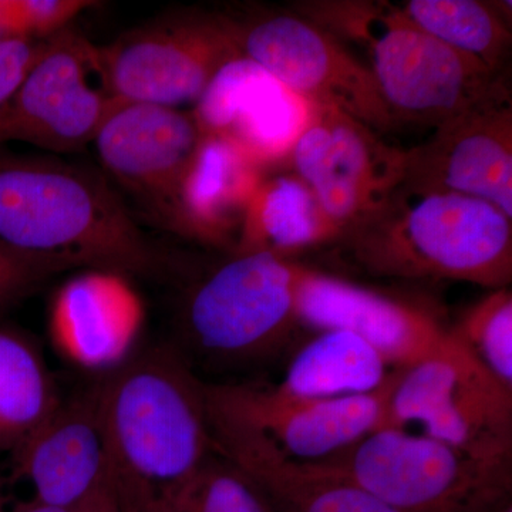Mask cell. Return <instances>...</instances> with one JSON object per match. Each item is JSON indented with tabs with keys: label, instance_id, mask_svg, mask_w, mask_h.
Returning <instances> with one entry per match:
<instances>
[{
	"label": "cell",
	"instance_id": "obj_1",
	"mask_svg": "<svg viewBox=\"0 0 512 512\" xmlns=\"http://www.w3.org/2000/svg\"><path fill=\"white\" fill-rule=\"evenodd\" d=\"M116 512H180L214 454L204 383L177 350H140L97 380Z\"/></svg>",
	"mask_w": 512,
	"mask_h": 512
},
{
	"label": "cell",
	"instance_id": "obj_2",
	"mask_svg": "<svg viewBox=\"0 0 512 512\" xmlns=\"http://www.w3.org/2000/svg\"><path fill=\"white\" fill-rule=\"evenodd\" d=\"M0 244L60 272L107 269L153 275L163 262L103 173L3 150Z\"/></svg>",
	"mask_w": 512,
	"mask_h": 512
},
{
	"label": "cell",
	"instance_id": "obj_3",
	"mask_svg": "<svg viewBox=\"0 0 512 512\" xmlns=\"http://www.w3.org/2000/svg\"><path fill=\"white\" fill-rule=\"evenodd\" d=\"M373 275L507 288L512 220L478 198L402 184L382 207L340 235Z\"/></svg>",
	"mask_w": 512,
	"mask_h": 512
},
{
	"label": "cell",
	"instance_id": "obj_4",
	"mask_svg": "<svg viewBox=\"0 0 512 512\" xmlns=\"http://www.w3.org/2000/svg\"><path fill=\"white\" fill-rule=\"evenodd\" d=\"M305 18L355 40L396 123L440 124L507 84L504 73L463 55L409 22L387 3L333 2L303 6Z\"/></svg>",
	"mask_w": 512,
	"mask_h": 512
},
{
	"label": "cell",
	"instance_id": "obj_5",
	"mask_svg": "<svg viewBox=\"0 0 512 512\" xmlns=\"http://www.w3.org/2000/svg\"><path fill=\"white\" fill-rule=\"evenodd\" d=\"M313 464L400 512H498L511 493L512 460L471 456L394 427Z\"/></svg>",
	"mask_w": 512,
	"mask_h": 512
},
{
	"label": "cell",
	"instance_id": "obj_6",
	"mask_svg": "<svg viewBox=\"0 0 512 512\" xmlns=\"http://www.w3.org/2000/svg\"><path fill=\"white\" fill-rule=\"evenodd\" d=\"M302 265L266 252L234 254L188 292L180 312L185 340L208 359H264L288 342L298 323Z\"/></svg>",
	"mask_w": 512,
	"mask_h": 512
},
{
	"label": "cell",
	"instance_id": "obj_7",
	"mask_svg": "<svg viewBox=\"0 0 512 512\" xmlns=\"http://www.w3.org/2000/svg\"><path fill=\"white\" fill-rule=\"evenodd\" d=\"M403 370L376 392L340 399L293 396L276 384L204 383L210 430L251 437L289 460L318 463L386 427Z\"/></svg>",
	"mask_w": 512,
	"mask_h": 512
},
{
	"label": "cell",
	"instance_id": "obj_8",
	"mask_svg": "<svg viewBox=\"0 0 512 512\" xmlns=\"http://www.w3.org/2000/svg\"><path fill=\"white\" fill-rule=\"evenodd\" d=\"M228 18L242 56L302 99L342 111L380 136L399 126L369 66L328 30L299 13L276 10Z\"/></svg>",
	"mask_w": 512,
	"mask_h": 512
},
{
	"label": "cell",
	"instance_id": "obj_9",
	"mask_svg": "<svg viewBox=\"0 0 512 512\" xmlns=\"http://www.w3.org/2000/svg\"><path fill=\"white\" fill-rule=\"evenodd\" d=\"M414 424L471 456L512 460V392L453 336L446 349L404 369L394 386L386 427Z\"/></svg>",
	"mask_w": 512,
	"mask_h": 512
},
{
	"label": "cell",
	"instance_id": "obj_10",
	"mask_svg": "<svg viewBox=\"0 0 512 512\" xmlns=\"http://www.w3.org/2000/svg\"><path fill=\"white\" fill-rule=\"evenodd\" d=\"M117 101L101 47L70 26L45 40L0 110V144L23 141L53 153L82 150L93 143Z\"/></svg>",
	"mask_w": 512,
	"mask_h": 512
},
{
	"label": "cell",
	"instance_id": "obj_11",
	"mask_svg": "<svg viewBox=\"0 0 512 512\" xmlns=\"http://www.w3.org/2000/svg\"><path fill=\"white\" fill-rule=\"evenodd\" d=\"M111 92L120 101L181 109L242 56L228 16L192 12L140 26L101 47Z\"/></svg>",
	"mask_w": 512,
	"mask_h": 512
},
{
	"label": "cell",
	"instance_id": "obj_12",
	"mask_svg": "<svg viewBox=\"0 0 512 512\" xmlns=\"http://www.w3.org/2000/svg\"><path fill=\"white\" fill-rule=\"evenodd\" d=\"M201 137L191 111L119 100L92 144L121 197L177 234L181 185Z\"/></svg>",
	"mask_w": 512,
	"mask_h": 512
},
{
	"label": "cell",
	"instance_id": "obj_13",
	"mask_svg": "<svg viewBox=\"0 0 512 512\" xmlns=\"http://www.w3.org/2000/svg\"><path fill=\"white\" fill-rule=\"evenodd\" d=\"M288 160L340 235L382 207L406 171V150L384 143L348 114L316 104Z\"/></svg>",
	"mask_w": 512,
	"mask_h": 512
},
{
	"label": "cell",
	"instance_id": "obj_14",
	"mask_svg": "<svg viewBox=\"0 0 512 512\" xmlns=\"http://www.w3.org/2000/svg\"><path fill=\"white\" fill-rule=\"evenodd\" d=\"M403 184L457 192L512 220V100L504 84L406 150Z\"/></svg>",
	"mask_w": 512,
	"mask_h": 512
},
{
	"label": "cell",
	"instance_id": "obj_15",
	"mask_svg": "<svg viewBox=\"0 0 512 512\" xmlns=\"http://www.w3.org/2000/svg\"><path fill=\"white\" fill-rule=\"evenodd\" d=\"M9 458L12 474L30 485L32 498L40 503L114 511L97 382L76 396L62 397L55 412Z\"/></svg>",
	"mask_w": 512,
	"mask_h": 512
},
{
	"label": "cell",
	"instance_id": "obj_16",
	"mask_svg": "<svg viewBox=\"0 0 512 512\" xmlns=\"http://www.w3.org/2000/svg\"><path fill=\"white\" fill-rule=\"evenodd\" d=\"M146 318L143 298L127 275L83 269L53 293L47 330L64 360L101 377L136 355Z\"/></svg>",
	"mask_w": 512,
	"mask_h": 512
},
{
	"label": "cell",
	"instance_id": "obj_17",
	"mask_svg": "<svg viewBox=\"0 0 512 512\" xmlns=\"http://www.w3.org/2000/svg\"><path fill=\"white\" fill-rule=\"evenodd\" d=\"M313 104L241 56L212 79L191 110L202 134L234 141L262 170L291 156Z\"/></svg>",
	"mask_w": 512,
	"mask_h": 512
},
{
	"label": "cell",
	"instance_id": "obj_18",
	"mask_svg": "<svg viewBox=\"0 0 512 512\" xmlns=\"http://www.w3.org/2000/svg\"><path fill=\"white\" fill-rule=\"evenodd\" d=\"M298 323L316 332L348 330L379 350L396 369H407L447 348L451 336L429 313L363 286L303 266Z\"/></svg>",
	"mask_w": 512,
	"mask_h": 512
},
{
	"label": "cell",
	"instance_id": "obj_19",
	"mask_svg": "<svg viewBox=\"0 0 512 512\" xmlns=\"http://www.w3.org/2000/svg\"><path fill=\"white\" fill-rule=\"evenodd\" d=\"M264 170L234 141L202 134L178 198V235L234 251Z\"/></svg>",
	"mask_w": 512,
	"mask_h": 512
},
{
	"label": "cell",
	"instance_id": "obj_20",
	"mask_svg": "<svg viewBox=\"0 0 512 512\" xmlns=\"http://www.w3.org/2000/svg\"><path fill=\"white\" fill-rule=\"evenodd\" d=\"M211 436L215 450L254 481L275 512H400L352 481L279 456L261 441L221 431Z\"/></svg>",
	"mask_w": 512,
	"mask_h": 512
},
{
	"label": "cell",
	"instance_id": "obj_21",
	"mask_svg": "<svg viewBox=\"0 0 512 512\" xmlns=\"http://www.w3.org/2000/svg\"><path fill=\"white\" fill-rule=\"evenodd\" d=\"M339 235L305 181L295 173L278 174L259 184L232 254L266 252L288 258L338 241Z\"/></svg>",
	"mask_w": 512,
	"mask_h": 512
},
{
	"label": "cell",
	"instance_id": "obj_22",
	"mask_svg": "<svg viewBox=\"0 0 512 512\" xmlns=\"http://www.w3.org/2000/svg\"><path fill=\"white\" fill-rule=\"evenodd\" d=\"M400 369L348 330H322L293 356L281 383L293 396L340 399L376 392Z\"/></svg>",
	"mask_w": 512,
	"mask_h": 512
},
{
	"label": "cell",
	"instance_id": "obj_23",
	"mask_svg": "<svg viewBox=\"0 0 512 512\" xmlns=\"http://www.w3.org/2000/svg\"><path fill=\"white\" fill-rule=\"evenodd\" d=\"M62 400L42 349L28 333L0 323V456H12Z\"/></svg>",
	"mask_w": 512,
	"mask_h": 512
},
{
	"label": "cell",
	"instance_id": "obj_24",
	"mask_svg": "<svg viewBox=\"0 0 512 512\" xmlns=\"http://www.w3.org/2000/svg\"><path fill=\"white\" fill-rule=\"evenodd\" d=\"M397 8L434 39L504 73L512 35L500 6L477 0H410Z\"/></svg>",
	"mask_w": 512,
	"mask_h": 512
},
{
	"label": "cell",
	"instance_id": "obj_25",
	"mask_svg": "<svg viewBox=\"0 0 512 512\" xmlns=\"http://www.w3.org/2000/svg\"><path fill=\"white\" fill-rule=\"evenodd\" d=\"M457 343L512 392V293L494 289L471 306L453 329Z\"/></svg>",
	"mask_w": 512,
	"mask_h": 512
},
{
	"label": "cell",
	"instance_id": "obj_26",
	"mask_svg": "<svg viewBox=\"0 0 512 512\" xmlns=\"http://www.w3.org/2000/svg\"><path fill=\"white\" fill-rule=\"evenodd\" d=\"M180 512H275L262 491L217 450L191 484Z\"/></svg>",
	"mask_w": 512,
	"mask_h": 512
},
{
	"label": "cell",
	"instance_id": "obj_27",
	"mask_svg": "<svg viewBox=\"0 0 512 512\" xmlns=\"http://www.w3.org/2000/svg\"><path fill=\"white\" fill-rule=\"evenodd\" d=\"M86 0H10L19 37L46 40L70 28L84 10L93 8Z\"/></svg>",
	"mask_w": 512,
	"mask_h": 512
},
{
	"label": "cell",
	"instance_id": "obj_28",
	"mask_svg": "<svg viewBox=\"0 0 512 512\" xmlns=\"http://www.w3.org/2000/svg\"><path fill=\"white\" fill-rule=\"evenodd\" d=\"M62 274L55 266L10 251L0 244V318Z\"/></svg>",
	"mask_w": 512,
	"mask_h": 512
},
{
	"label": "cell",
	"instance_id": "obj_29",
	"mask_svg": "<svg viewBox=\"0 0 512 512\" xmlns=\"http://www.w3.org/2000/svg\"><path fill=\"white\" fill-rule=\"evenodd\" d=\"M45 40H0V110L8 104L13 94L42 52Z\"/></svg>",
	"mask_w": 512,
	"mask_h": 512
},
{
	"label": "cell",
	"instance_id": "obj_30",
	"mask_svg": "<svg viewBox=\"0 0 512 512\" xmlns=\"http://www.w3.org/2000/svg\"><path fill=\"white\" fill-rule=\"evenodd\" d=\"M5 512H114V511H97V510H69V508L55 507V505L43 504L35 498L30 497L29 500L20 501V503L6 507Z\"/></svg>",
	"mask_w": 512,
	"mask_h": 512
},
{
	"label": "cell",
	"instance_id": "obj_31",
	"mask_svg": "<svg viewBox=\"0 0 512 512\" xmlns=\"http://www.w3.org/2000/svg\"><path fill=\"white\" fill-rule=\"evenodd\" d=\"M15 37H19V33L10 8V0H0V40Z\"/></svg>",
	"mask_w": 512,
	"mask_h": 512
},
{
	"label": "cell",
	"instance_id": "obj_32",
	"mask_svg": "<svg viewBox=\"0 0 512 512\" xmlns=\"http://www.w3.org/2000/svg\"><path fill=\"white\" fill-rule=\"evenodd\" d=\"M6 485H8V480H6L5 473H3L2 468H0V512H5L6 507H8Z\"/></svg>",
	"mask_w": 512,
	"mask_h": 512
},
{
	"label": "cell",
	"instance_id": "obj_33",
	"mask_svg": "<svg viewBox=\"0 0 512 512\" xmlns=\"http://www.w3.org/2000/svg\"><path fill=\"white\" fill-rule=\"evenodd\" d=\"M498 512H512L511 504H510V503H508L507 505H504V507H503V508H501V510H500V511H498Z\"/></svg>",
	"mask_w": 512,
	"mask_h": 512
}]
</instances>
